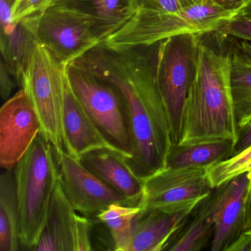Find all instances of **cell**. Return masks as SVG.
<instances>
[{
    "label": "cell",
    "mask_w": 251,
    "mask_h": 251,
    "mask_svg": "<svg viewBox=\"0 0 251 251\" xmlns=\"http://www.w3.org/2000/svg\"><path fill=\"white\" fill-rule=\"evenodd\" d=\"M21 249L33 251L48 216L59 171L55 150L39 133L14 169Z\"/></svg>",
    "instance_id": "cell-3"
},
{
    "label": "cell",
    "mask_w": 251,
    "mask_h": 251,
    "mask_svg": "<svg viewBox=\"0 0 251 251\" xmlns=\"http://www.w3.org/2000/svg\"><path fill=\"white\" fill-rule=\"evenodd\" d=\"M193 209L151 211L139 214L126 251H165Z\"/></svg>",
    "instance_id": "cell-16"
},
{
    "label": "cell",
    "mask_w": 251,
    "mask_h": 251,
    "mask_svg": "<svg viewBox=\"0 0 251 251\" xmlns=\"http://www.w3.org/2000/svg\"><path fill=\"white\" fill-rule=\"evenodd\" d=\"M41 132L39 115L24 89L0 109V164L13 170Z\"/></svg>",
    "instance_id": "cell-13"
},
{
    "label": "cell",
    "mask_w": 251,
    "mask_h": 251,
    "mask_svg": "<svg viewBox=\"0 0 251 251\" xmlns=\"http://www.w3.org/2000/svg\"><path fill=\"white\" fill-rule=\"evenodd\" d=\"M0 92L2 100H8L9 99L11 92L15 87L17 80L12 74L10 73L8 69L5 66L3 61L1 60L0 66Z\"/></svg>",
    "instance_id": "cell-29"
},
{
    "label": "cell",
    "mask_w": 251,
    "mask_h": 251,
    "mask_svg": "<svg viewBox=\"0 0 251 251\" xmlns=\"http://www.w3.org/2000/svg\"><path fill=\"white\" fill-rule=\"evenodd\" d=\"M202 36L179 35L156 44L155 79L168 116L173 144H178L181 137L183 110L196 77Z\"/></svg>",
    "instance_id": "cell-5"
},
{
    "label": "cell",
    "mask_w": 251,
    "mask_h": 251,
    "mask_svg": "<svg viewBox=\"0 0 251 251\" xmlns=\"http://www.w3.org/2000/svg\"><path fill=\"white\" fill-rule=\"evenodd\" d=\"M247 172H251V147L238 155L208 167V176L214 188Z\"/></svg>",
    "instance_id": "cell-24"
},
{
    "label": "cell",
    "mask_w": 251,
    "mask_h": 251,
    "mask_svg": "<svg viewBox=\"0 0 251 251\" xmlns=\"http://www.w3.org/2000/svg\"><path fill=\"white\" fill-rule=\"evenodd\" d=\"M53 2L90 17L103 41L126 24L133 14L132 0H55Z\"/></svg>",
    "instance_id": "cell-19"
},
{
    "label": "cell",
    "mask_w": 251,
    "mask_h": 251,
    "mask_svg": "<svg viewBox=\"0 0 251 251\" xmlns=\"http://www.w3.org/2000/svg\"><path fill=\"white\" fill-rule=\"evenodd\" d=\"M212 192L194 208L165 251H200L211 245L214 233Z\"/></svg>",
    "instance_id": "cell-18"
},
{
    "label": "cell",
    "mask_w": 251,
    "mask_h": 251,
    "mask_svg": "<svg viewBox=\"0 0 251 251\" xmlns=\"http://www.w3.org/2000/svg\"><path fill=\"white\" fill-rule=\"evenodd\" d=\"M216 32L226 37L251 43V0Z\"/></svg>",
    "instance_id": "cell-25"
},
{
    "label": "cell",
    "mask_w": 251,
    "mask_h": 251,
    "mask_svg": "<svg viewBox=\"0 0 251 251\" xmlns=\"http://www.w3.org/2000/svg\"><path fill=\"white\" fill-rule=\"evenodd\" d=\"M251 228V195L248 203V217H247L246 230Z\"/></svg>",
    "instance_id": "cell-32"
},
{
    "label": "cell",
    "mask_w": 251,
    "mask_h": 251,
    "mask_svg": "<svg viewBox=\"0 0 251 251\" xmlns=\"http://www.w3.org/2000/svg\"><path fill=\"white\" fill-rule=\"evenodd\" d=\"M55 0H16L11 6V14L15 22H21L27 17L42 12Z\"/></svg>",
    "instance_id": "cell-27"
},
{
    "label": "cell",
    "mask_w": 251,
    "mask_h": 251,
    "mask_svg": "<svg viewBox=\"0 0 251 251\" xmlns=\"http://www.w3.org/2000/svg\"><path fill=\"white\" fill-rule=\"evenodd\" d=\"M133 13L167 14L182 11L201 0H132Z\"/></svg>",
    "instance_id": "cell-26"
},
{
    "label": "cell",
    "mask_w": 251,
    "mask_h": 251,
    "mask_svg": "<svg viewBox=\"0 0 251 251\" xmlns=\"http://www.w3.org/2000/svg\"><path fill=\"white\" fill-rule=\"evenodd\" d=\"M151 47L114 50L101 43L76 60L121 94L131 140V156L126 161L142 180L166 168L173 145Z\"/></svg>",
    "instance_id": "cell-1"
},
{
    "label": "cell",
    "mask_w": 251,
    "mask_h": 251,
    "mask_svg": "<svg viewBox=\"0 0 251 251\" xmlns=\"http://www.w3.org/2000/svg\"><path fill=\"white\" fill-rule=\"evenodd\" d=\"M214 233L211 251H226L246 230L251 172L232 177L212 192Z\"/></svg>",
    "instance_id": "cell-12"
},
{
    "label": "cell",
    "mask_w": 251,
    "mask_h": 251,
    "mask_svg": "<svg viewBox=\"0 0 251 251\" xmlns=\"http://www.w3.org/2000/svg\"><path fill=\"white\" fill-rule=\"evenodd\" d=\"M208 167L170 168L144 180L139 214L151 211H180L195 208L214 190Z\"/></svg>",
    "instance_id": "cell-9"
},
{
    "label": "cell",
    "mask_w": 251,
    "mask_h": 251,
    "mask_svg": "<svg viewBox=\"0 0 251 251\" xmlns=\"http://www.w3.org/2000/svg\"><path fill=\"white\" fill-rule=\"evenodd\" d=\"M64 127L70 155L80 159L82 155L100 149L110 150L120 155L92 121L72 90L68 78L64 100Z\"/></svg>",
    "instance_id": "cell-14"
},
{
    "label": "cell",
    "mask_w": 251,
    "mask_h": 251,
    "mask_svg": "<svg viewBox=\"0 0 251 251\" xmlns=\"http://www.w3.org/2000/svg\"><path fill=\"white\" fill-rule=\"evenodd\" d=\"M67 81V66L36 44L23 75L21 89L34 106L40 120L41 133L50 142L55 155L69 153L64 127Z\"/></svg>",
    "instance_id": "cell-6"
},
{
    "label": "cell",
    "mask_w": 251,
    "mask_h": 251,
    "mask_svg": "<svg viewBox=\"0 0 251 251\" xmlns=\"http://www.w3.org/2000/svg\"><path fill=\"white\" fill-rule=\"evenodd\" d=\"M21 22L36 43L67 67L103 42L90 17L55 2Z\"/></svg>",
    "instance_id": "cell-8"
},
{
    "label": "cell",
    "mask_w": 251,
    "mask_h": 251,
    "mask_svg": "<svg viewBox=\"0 0 251 251\" xmlns=\"http://www.w3.org/2000/svg\"><path fill=\"white\" fill-rule=\"evenodd\" d=\"M248 230H251V229H248Z\"/></svg>",
    "instance_id": "cell-35"
},
{
    "label": "cell",
    "mask_w": 251,
    "mask_h": 251,
    "mask_svg": "<svg viewBox=\"0 0 251 251\" xmlns=\"http://www.w3.org/2000/svg\"><path fill=\"white\" fill-rule=\"evenodd\" d=\"M139 212V206L112 204L96 216L108 229L114 251H126Z\"/></svg>",
    "instance_id": "cell-23"
},
{
    "label": "cell",
    "mask_w": 251,
    "mask_h": 251,
    "mask_svg": "<svg viewBox=\"0 0 251 251\" xmlns=\"http://www.w3.org/2000/svg\"><path fill=\"white\" fill-rule=\"evenodd\" d=\"M242 48L251 57V49L249 45L248 44H245V45H242Z\"/></svg>",
    "instance_id": "cell-33"
},
{
    "label": "cell",
    "mask_w": 251,
    "mask_h": 251,
    "mask_svg": "<svg viewBox=\"0 0 251 251\" xmlns=\"http://www.w3.org/2000/svg\"><path fill=\"white\" fill-rule=\"evenodd\" d=\"M230 52L211 48L201 37L198 72L185 103L178 144L217 139L236 143L237 122L230 88Z\"/></svg>",
    "instance_id": "cell-2"
},
{
    "label": "cell",
    "mask_w": 251,
    "mask_h": 251,
    "mask_svg": "<svg viewBox=\"0 0 251 251\" xmlns=\"http://www.w3.org/2000/svg\"><path fill=\"white\" fill-rule=\"evenodd\" d=\"M80 161L110 187L139 205L144 180L132 171L121 155L110 150H96L82 155Z\"/></svg>",
    "instance_id": "cell-15"
},
{
    "label": "cell",
    "mask_w": 251,
    "mask_h": 251,
    "mask_svg": "<svg viewBox=\"0 0 251 251\" xmlns=\"http://www.w3.org/2000/svg\"><path fill=\"white\" fill-rule=\"evenodd\" d=\"M92 231V220L73 208L58 181L33 251H93Z\"/></svg>",
    "instance_id": "cell-11"
},
{
    "label": "cell",
    "mask_w": 251,
    "mask_h": 251,
    "mask_svg": "<svg viewBox=\"0 0 251 251\" xmlns=\"http://www.w3.org/2000/svg\"><path fill=\"white\" fill-rule=\"evenodd\" d=\"M226 251H251V231L245 230Z\"/></svg>",
    "instance_id": "cell-30"
},
{
    "label": "cell",
    "mask_w": 251,
    "mask_h": 251,
    "mask_svg": "<svg viewBox=\"0 0 251 251\" xmlns=\"http://www.w3.org/2000/svg\"><path fill=\"white\" fill-rule=\"evenodd\" d=\"M72 90L105 139L126 161L131 156V140L126 105L118 89L75 61L67 67Z\"/></svg>",
    "instance_id": "cell-7"
},
{
    "label": "cell",
    "mask_w": 251,
    "mask_h": 251,
    "mask_svg": "<svg viewBox=\"0 0 251 251\" xmlns=\"http://www.w3.org/2000/svg\"><path fill=\"white\" fill-rule=\"evenodd\" d=\"M59 181L73 208L88 218L96 217L112 204L136 206L67 152L56 155Z\"/></svg>",
    "instance_id": "cell-10"
},
{
    "label": "cell",
    "mask_w": 251,
    "mask_h": 251,
    "mask_svg": "<svg viewBox=\"0 0 251 251\" xmlns=\"http://www.w3.org/2000/svg\"><path fill=\"white\" fill-rule=\"evenodd\" d=\"M0 20L2 61L21 86L37 43L23 22L13 20L11 6L4 0H0Z\"/></svg>",
    "instance_id": "cell-17"
},
{
    "label": "cell",
    "mask_w": 251,
    "mask_h": 251,
    "mask_svg": "<svg viewBox=\"0 0 251 251\" xmlns=\"http://www.w3.org/2000/svg\"><path fill=\"white\" fill-rule=\"evenodd\" d=\"M235 13L201 0L182 11L167 14L134 12L128 21L102 42L111 49L151 47L183 34L205 35L217 31Z\"/></svg>",
    "instance_id": "cell-4"
},
{
    "label": "cell",
    "mask_w": 251,
    "mask_h": 251,
    "mask_svg": "<svg viewBox=\"0 0 251 251\" xmlns=\"http://www.w3.org/2000/svg\"><path fill=\"white\" fill-rule=\"evenodd\" d=\"M21 249L20 220L14 170L0 177V251Z\"/></svg>",
    "instance_id": "cell-21"
},
{
    "label": "cell",
    "mask_w": 251,
    "mask_h": 251,
    "mask_svg": "<svg viewBox=\"0 0 251 251\" xmlns=\"http://www.w3.org/2000/svg\"><path fill=\"white\" fill-rule=\"evenodd\" d=\"M214 5L231 13H236L245 7L251 0H211Z\"/></svg>",
    "instance_id": "cell-31"
},
{
    "label": "cell",
    "mask_w": 251,
    "mask_h": 251,
    "mask_svg": "<svg viewBox=\"0 0 251 251\" xmlns=\"http://www.w3.org/2000/svg\"><path fill=\"white\" fill-rule=\"evenodd\" d=\"M230 88L237 125L251 118V57L242 51L230 52Z\"/></svg>",
    "instance_id": "cell-22"
},
{
    "label": "cell",
    "mask_w": 251,
    "mask_h": 251,
    "mask_svg": "<svg viewBox=\"0 0 251 251\" xmlns=\"http://www.w3.org/2000/svg\"><path fill=\"white\" fill-rule=\"evenodd\" d=\"M250 147H251V118L237 125V138L231 157L238 155Z\"/></svg>",
    "instance_id": "cell-28"
},
{
    "label": "cell",
    "mask_w": 251,
    "mask_h": 251,
    "mask_svg": "<svg viewBox=\"0 0 251 251\" xmlns=\"http://www.w3.org/2000/svg\"><path fill=\"white\" fill-rule=\"evenodd\" d=\"M5 2H6L7 4H8V5H10V6H12L13 4L14 3V2H15L16 0H4Z\"/></svg>",
    "instance_id": "cell-34"
},
{
    "label": "cell",
    "mask_w": 251,
    "mask_h": 251,
    "mask_svg": "<svg viewBox=\"0 0 251 251\" xmlns=\"http://www.w3.org/2000/svg\"><path fill=\"white\" fill-rule=\"evenodd\" d=\"M235 142L230 139L173 144L167 156L170 168L211 167L232 156Z\"/></svg>",
    "instance_id": "cell-20"
}]
</instances>
